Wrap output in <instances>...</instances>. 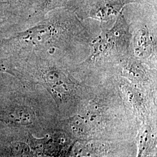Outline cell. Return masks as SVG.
Returning <instances> with one entry per match:
<instances>
[{
    "instance_id": "1",
    "label": "cell",
    "mask_w": 157,
    "mask_h": 157,
    "mask_svg": "<svg viewBox=\"0 0 157 157\" xmlns=\"http://www.w3.org/2000/svg\"><path fill=\"white\" fill-rule=\"evenodd\" d=\"M43 19L30 28L2 40L6 47L13 49L54 50L67 44L73 37L85 33L81 19L67 8L48 12Z\"/></svg>"
},
{
    "instance_id": "2",
    "label": "cell",
    "mask_w": 157,
    "mask_h": 157,
    "mask_svg": "<svg viewBox=\"0 0 157 157\" xmlns=\"http://www.w3.org/2000/svg\"><path fill=\"white\" fill-rule=\"evenodd\" d=\"M102 30L91 43V53L89 61L105 57L122 56L129 52L132 39L130 26L122 10L118 15L112 28L102 26Z\"/></svg>"
},
{
    "instance_id": "3",
    "label": "cell",
    "mask_w": 157,
    "mask_h": 157,
    "mask_svg": "<svg viewBox=\"0 0 157 157\" xmlns=\"http://www.w3.org/2000/svg\"><path fill=\"white\" fill-rule=\"evenodd\" d=\"M147 0H67L65 8L81 20L93 19L101 23L116 19L127 5L144 4Z\"/></svg>"
},
{
    "instance_id": "4",
    "label": "cell",
    "mask_w": 157,
    "mask_h": 157,
    "mask_svg": "<svg viewBox=\"0 0 157 157\" xmlns=\"http://www.w3.org/2000/svg\"><path fill=\"white\" fill-rule=\"evenodd\" d=\"M45 0H0V21L10 19H39L40 8Z\"/></svg>"
},
{
    "instance_id": "5",
    "label": "cell",
    "mask_w": 157,
    "mask_h": 157,
    "mask_svg": "<svg viewBox=\"0 0 157 157\" xmlns=\"http://www.w3.org/2000/svg\"><path fill=\"white\" fill-rule=\"evenodd\" d=\"M36 115L33 111L25 105L14 104L0 111V121L13 126H28L33 123Z\"/></svg>"
},
{
    "instance_id": "6",
    "label": "cell",
    "mask_w": 157,
    "mask_h": 157,
    "mask_svg": "<svg viewBox=\"0 0 157 157\" xmlns=\"http://www.w3.org/2000/svg\"><path fill=\"white\" fill-rule=\"evenodd\" d=\"M133 45L135 54L141 58L148 57L156 50V38L146 23L136 29Z\"/></svg>"
},
{
    "instance_id": "7",
    "label": "cell",
    "mask_w": 157,
    "mask_h": 157,
    "mask_svg": "<svg viewBox=\"0 0 157 157\" xmlns=\"http://www.w3.org/2000/svg\"><path fill=\"white\" fill-rule=\"evenodd\" d=\"M47 89L56 98H61L70 91L72 82L64 73L58 70H49L43 76Z\"/></svg>"
},
{
    "instance_id": "8",
    "label": "cell",
    "mask_w": 157,
    "mask_h": 157,
    "mask_svg": "<svg viewBox=\"0 0 157 157\" xmlns=\"http://www.w3.org/2000/svg\"><path fill=\"white\" fill-rule=\"evenodd\" d=\"M124 72L126 76L136 81L144 79L146 75L140 64L134 61H130L125 65Z\"/></svg>"
},
{
    "instance_id": "9",
    "label": "cell",
    "mask_w": 157,
    "mask_h": 157,
    "mask_svg": "<svg viewBox=\"0 0 157 157\" xmlns=\"http://www.w3.org/2000/svg\"><path fill=\"white\" fill-rule=\"evenodd\" d=\"M67 0H45L40 7L38 16L42 19L49 12L57 8H65Z\"/></svg>"
},
{
    "instance_id": "10",
    "label": "cell",
    "mask_w": 157,
    "mask_h": 157,
    "mask_svg": "<svg viewBox=\"0 0 157 157\" xmlns=\"http://www.w3.org/2000/svg\"><path fill=\"white\" fill-rule=\"evenodd\" d=\"M151 130L150 127L146 126L140 132L138 139L139 155H142L146 151L151 141Z\"/></svg>"
},
{
    "instance_id": "11",
    "label": "cell",
    "mask_w": 157,
    "mask_h": 157,
    "mask_svg": "<svg viewBox=\"0 0 157 157\" xmlns=\"http://www.w3.org/2000/svg\"><path fill=\"white\" fill-rule=\"evenodd\" d=\"M123 93L126 98L127 101L132 105L133 107H136L137 110H139L141 107V100L139 94H138L136 91L130 88L125 87L123 89Z\"/></svg>"
},
{
    "instance_id": "12",
    "label": "cell",
    "mask_w": 157,
    "mask_h": 157,
    "mask_svg": "<svg viewBox=\"0 0 157 157\" xmlns=\"http://www.w3.org/2000/svg\"><path fill=\"white\" fill-rule=\"evenodd\" d=\"M87 124V121L84 117L78 116L75 117V118H73L72 119L70 124L71 128L75 133L83 135L85 134L88 130Z\"/></svg>"
},
{
    "instance_id": "13",
    "label": "cell",
    "mask_w": 157,
    "mask_h": 157,
    "mask_svg": "<svg viewBox=\"0 0 157 157\" xmlns=\"http://www.w3.org/2000/svg\"><path fill=\"white\" fill-rule=\"evenodd\" d=\"M12 154L15 156H28L30 154V149L28 146L23 143H16L11 147Z\"/></svg>"
},
{
    "instance_id": "14",
    "label": "cell",
    "mask_w": 157,
    "mask_h": 157,
    "mask_svg": "<svg viewBox=\"0 0 157 157\" xmlns=\"http://www.w3.org/2000/svg\"><path fill=\"white\" fill-rule=\"evenodd\" d=\"M9 61L6 59H0V72H10L9 70L8 69V65Z\"/></svg>"
},
{
    "instance_id": "15",
    "label": "cell",
    "mask_w": 157,
    "mask_h": 157,
    "mask_svg": "<svg viewBox=\"0 0 157 157\" xmlns=\"http://www.w3.org/2000/svg\"><path fill=\"white\" fill-rule=\"evenodd\" d=\"M0 22H1V21H0Z\"/></svg>"
}]
</instances>
